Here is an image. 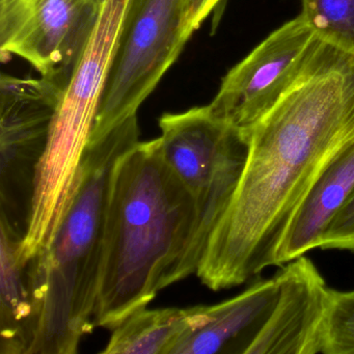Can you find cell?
<instances>
[{
  "label": "cell",
  "mask_w": 354,
  "mask_h": 354,
  "mask_svg": "<svg viewBox=\"0 0 354 354\" xmlns=\"http://www.w3.org/2000/svg\"><path fill=\"white\" fill-rule=\"evenodd\" d=\"M167 165L196 201L198 221L165 287L194 274L209 240L231 205L250 152V134L213 115L209 105L159 120Z\"/></svg>",
  "instance_id": "cell-5"
},
{
  "label": "cell",
  "mask_w": 354,
  "mask_h": 354,
  "mask_svg": "<svg viewBox=\"0 0 354 354\" xmlns=\"http://www.w3.org/2000/svg\"><path fill=\"white\" fill-rule=\"evenodd\" d=\"M128 0H105L92 39L57 109L36 192L24 248L50 245L75 194Z\"/></svg>",
  "instance_id": "cell-4"
},
{
  "label": "cell",
  "mask_w": 354,
  "mask_h": 354,
  "mask_svg": "<svg viewBox=\"0 0 354 354\" xmlns=\"http://www.w3.org/2000/svg\"><path fill=\"white\" fill-rule=\"evenodd\" d=\"M320 248L354 252V192L325 230Z\"/></svg>",
  "instance_id": "cell-17"
},
{
  "label": "cell",
  "mask_w": 354,
  "mask_h": 354,
  "mask_svg": "<svg viewBox=\"0 0 354 354\" xmlns=\"http://www.w3.org/2000/svg\"><path fill=\"white\" fill-rule=\"evenodd\" d=\"M64 92L45 78L0 77V225L24 239L37 176Z\"/></svg>",
  "instance_id": "cell-7"
},
{
  "label": "cell",
  "mask_w": 354,
  "mask_h": 354,
  "mask_svg": "<svg viewBox=\"0 0 354 354\" xmlns=\"http://www.w3.org/2000/svg\"><path fill=\"white\" fill-rule=\"evenodd\" d=\"M189 321V308H144L113 329L105 354H169Z\"/></svg>",
  "instance_id": "cell-14"
},
{
  "label": "cell",
  "mask_w": 354,
  "mask_h": 354,
  "mask_svg": "<svg viewBox=\"0 0 354 354\" xmlns=\"http://www.w3.org/2000/svg\"><path fill=\"white\" fill-rule=\"evenodd\" d=\"M198 221L196 201L167 165L160 138L122 155L111 176L95 326L113 330L165 289Z\"/></svg>",
  "instance_id": "cell-2"
},
{
  "label": "cell",
  "mask_w": 354,
  "mask_h": 354,
  "mask_svg": "<svg viewBox=\"0 0 354 354\" xmlns=\"http://www.w3.org/2000/svg\"><path fill=\"white\" fill-rule=\"evenodd\" d=\"M322 43L301 14L286 22L223 77L213 115L250 131L308 72Z\"/></svg>",
  "instance_id": "cell-9"
},
{
  "label": "cell",
  "mask_w": 354,
  "mask_h": 354,
  "mask_svg": "<svg viewBox=\"0 0 354 354\" xmlns=\"http://www.w3.org/2000/svg\"><path fill=\"white\" fill-rule=\"evenodd\" d=\"M102 5L97 0H0L1 57L26 59L65 93Z\"/></svg>",
  "instance_id": "cell-8"
},
{
  "label": "cell",
  "mask_w": 354,
  "mask_h": 354,
  "mask_svg": "<svg viewBox=\"0 0 354 354\" xmlns=\"http://www.w3.org/2000/svg\"><path fill=\"white\" fill-rule=\"evenodd\" d=\"M136 115L90 140L71 206L44 252L30 260L36 335L30 354H74L95 328L111 176L140 142Z\"/></svg>",
  "instance_id": "cell-3"
},
{
  "label": "cell",
  "mask_w": 354,
  "mask_h": 354,
  "mask_svg": "<svg viewBox=\"0 0 354 354\" xmlns=\"http://www.w3.org/2000/svg\"><path fill=\"white\" fill-rule=\"evenodd\" d=\"M279 272L231 299L189 308V321L169 354H248L279 297Z\"/></svg>",
  "instance_id": "cell-11"
},
{
  "label": "cell",
  "mask_w": 354,
  "mask_h": 354,
  "mask_svg": "<svg viewBox=\"0 0 354 354\" xmlns=\"http://www.w3.org/2000/svg\"><path fill=\"white\" fill-rule=\"evenodd\" d=\"M0 353L30 354L36 335L32 264L20 252L24 239L0 225Z\"/></svg>",
  "instance_id": "cell-13"
},
{
  "label": "cell",
  "mask_w": 354,
  "mask_h": 354,
  "mask_svg": "<svg viewBox=\"0 0 354 354\" xmlns=\"http://www.w3.org/2000/svg\"><path fill=\"white\" fill-rule=\"evenodd\" d=\"M223 0H188L187 26L190 34H194L203 22L221 5Z\"/></svg>",
  "instance_id": "cell-18"
},
{
  "label": "cell",
  "mask_w": 354,
  "mask_h": 354,
  "mask_svg": "<svg viewBox=\"0 0 354 354\" xmlns=\"http://www.w3.org/2000/svg\"><path fill=\"white\" fill-rule=\"evenodd\" d=\"M188 0H128L90 140L136 115L188 39Z\"/></svg>",
  "instance_id": "cell-6"
},
{
  "label": "cell",
  "mask_w": 354,
  "mask_h": 354,
  "mask_svg": "<svg viewBox=\"0 0 354 354\" xmlns=\"http://www.w3.org/2000/svg\"><path fill=\"white\" fill-rule=\"evenodd\" d=\"M321 354H354V291L330 290Z\"/></svg>",
  "instance_id": "cell-16"
},
{
  "label": "cell",
  "mask_w": 354,
  "mask_h": 354,
  "mask_svg": "<svg viewBox=\"0 0 354 354\" xmlns=\"http://www.w3.org/2000/svg\"><path fill=\"white\" fill-rule=\"evenodd\" d=\"M301 15L323 42L354 55V0H301Z\"/></svg>",
  "instance_id": "cell-15"
},
{
  "label": "cell",
  "mask_w": 354,
  "mask_h": 354,
  "mask_svg": "<svg viewBox=\"0 0 354 354\" xmlns=\"http://www.w3.org/2000/svg\"><path fill=\"white\" fill-rule=\"evenodd\" d=\"M97 1H98V3H100L101 5H102V3H104L105 0H97Z\"/></svg>",
  "instance_id": "cell-19"
},
{
  "label": "cell",
  "mask_w": 354,
  "mask_h": 354,
  "mask_svg": "<svg viewBox=\"0 0 354 354\" xmlns=\"http://www.w3.org/2000/svg\"><path fill=\"white\" fill-rule=\"evenodd\" d=\"M281 267L277 304L248 354H321L331 289L306 256Z\"/></svg>",
  "instance_id": "cell-10"
},
{
  "label": "cell",
  "mask_w": 354,
  "mask_h": 354,
  "mask_svg": "<svg viewBox=\"0 0 354 354\" xmlns=\"http://www.w3.org/2000/svg\"><path fill=\"white\" fill-rule=\"evenodd\" d=\"M250 134L231 205L196 274L213 291L275 266L283 233L325 165L354 140V55L322 43L310 69Z\"/></svg>",
  "instance_id": "cell-1"
},
{
  "label": "cell",
  "mask_w": 354,
  "mask_h": 354,
  "mask_svg": "<svg viewBox=\"0 0 354 354\" xmlns=\"http://www.w3.org/2000/svg\"><path fill=\"white\" fill-rule=\"evenodd\" d=\"M354 192V140L342 148L315 180L290 221L275 266L320 248L325 230Z\"/></svg>",
  "instance_id": "cell-12"
}]
</instances>
